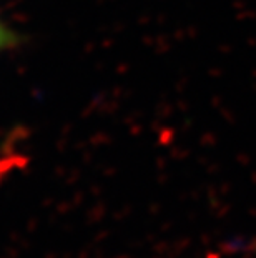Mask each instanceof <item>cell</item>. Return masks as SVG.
Here are the masks:
<instances>
[{
	"instance_id": "obj_2",
	"label": "cell",
	"mask_w": 256,
	"mask_h": 258,
	"mask_svg": "<svg viewBox=\"0 0 256 258\" xmlns=\"http://www.w3.org/2000/svg\"><path fill=\"white\" fill-rule=\"evenodd\" d=\"M17 42V37L7 25H4V22L0 20V52H4L5 48L12 47Z\"/></svg>"
},
{
	"instance_id": "obj_1",
	"label": "cell",
	"mask_w": 256,
	"mask_h": 258,
	"mask_svg": "<svg viewBox=\"0 0 256 258\" xmlns=\"http://www.w3.org/2000/svg\"><path fill=\"white\" fill-rule=\"evenodd\" d=\"M228 253H236V251H243V253H248L249 250L256 251V240L253 238H248V237H235V238H230L223 245Z\"/></svg>"
}]
</instances>
